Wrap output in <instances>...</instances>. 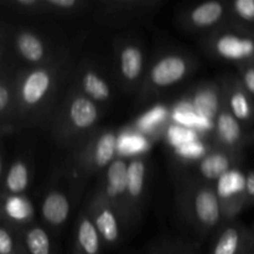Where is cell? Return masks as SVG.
Wrapping results in <instances>:
<instances>
[{"label":"cell","instance_id":"obj_23","mask_svg":"<svg viewBox=\"0 0 254 254\" xmlns=\"http://www.w3.org/2000/svg\"><path fill=\"white\" fill-rule=\"evenodd\" d=\"M103 242L87 210L77 218L73 237V254H102Z\"/></svg>","mask_w":254,"mask_h":254},{"label":"cell","instance_id":"obj_1","mask_svg":"<svg viewBox=\"0 0 254 254\" xmlns=\"http://www.w3.org/2000/svg\"><path fill=\"white\" fill-rule=\"evenodd\" d=\"M68 72L67 56H61L44 66L27 67L17 72L15 74V122L36 127L50 121Z\"/></svg>","mask_w":254,"mask_h":254},{"label":"cell","instance_id":"obj_13","mask_svg":"<svg viewBox=\"0 0 254 254\" xmlns=\"http://www.w3.org/2000/svg\"><path fill=\"white\" fill-rule=\"evenodd\" d=\"M246 175L238 169H232L215 183L223 221H232L243 208L247 200L245 195Z\"/></svg>","mask_w":254,"mask_h":254},{"label":"cell","instance_id":"obj_31","mask_svg":"<svg viewBox=\"0 0 254 254\" xmlns=\"http://www.w3.org/2000/svg\"><path fill=\"white\" fill-rule=\"evenodd\" d=\"M240 67V82L251 97L254 96V64H242Z\"/></svg>","mask_w":254,"mask_h":254},{"label":"cell","instance_id":"obj_7","mask_svg":"<svg viewBox=\"0 0 254 254\" xmlns=\"http://www.w3.org/2000/svg\"><path fill=\"white\" fill-rule=\"evenodd\" d=\"M118 134L111 129H97L86 141L73 150L74 171L87 179L104 171L117 158Z\"/></svg>","mask_w":254,"mask_h":254},{"label":"cell","instance_id":"obj_27","mask_svg":"<svg viewBox=\"0 0 254 254\" xmlns=\"http://www.w3.org/2000/svg\"><path fill=\"white\" fill-rule=\"evenodd\" d=\"M46 16L73 17L88 11L93 2L86 0H45Z\"/></svg>","mask_w":254,"mask_h":254},{"label":"cell","instance_id":"obj_5","mask_svg":"<svg viewBox=\"0 0 254 254\" xmlns=\"http://www.w3.org/2000/svg\"><path fill=\"white\" fill-rule=\"evenodd\" d=\"M146 52L139 39L119 36L113 45V69L116 81L124 92L138 93L145 77Z\"/></svg>","mask_w":254,"mask_h":254},{"label":"cell","instance_id":"obj_32","mask_svg":"<svg viewBox=\"0 0 254 254\" xmlns=\"http://www.w3.org/2000/svg\"><path fill=\"white\" fill-rule=\"evenodd\" d=\"M245 195L246 200H254V171L246 175Z\"/></svg>","mask_w":254,"mask_h":254},{"label":"cell","instance_id":"obj_6","mask_svg":"<svg viewBox=\"0 0 254 254\" xmlns=\"http://www.w3.org/2000/svg\"><path fill=\"white\" fill-rule=\"evenodd\" d=\"M205 51L216 59L238 66L254 64V34L241 25H222L207 34L202 41Z\"/></svg>","mask_w":254,"mask_h":254},{"label":"cell","instance_id":"obj_3","mask_svg":"<svg viewBox=\"0 0 254 254\" xmlns=\"http://www.w3.org/2000/svg\"><path fill=\"white\" fill-rule=\"evenodd\" d=\"M179 208L186 222L197 235H210L223 222L215 184L192 181L181 189L178 197Z\"/></svg>","mask_w":254,"mask_h":254},{"label":"cell","instance_id":"obj_20","mask_svg":"<svg viewBox=\"0 0 254 254\" xmlns=\"http://www.w3.org/2000/svg\"><path fill=\"white\" fill-rule=\"evenodd\" d=\"M35 210L31 201L25 195L1 196L0 198V222L21 232L25 227L35 223Z\"/></svg>","mask_w":254,"mask_h":254},{"label":"cell","instance_id":"obj_37","mask_svg":"<svg viewBox=\"0 0 254 254\" xmlns=\"http://www.w3.org/2000/svg\"><path fill=\"white\" fill-rule=\"evenodd\" d=\"M166 254H184V253H166ZM188 254V253H186Z\"/></svg>","mask_w":254,"mask_h":254},{"label":"cell","instance_id":"obj_17","mask_svg":"<svg viewBox=\"0 0 254 254\" xmlns=\"http://www.w3.org/2000/svg\"><path fill=\"white\" fill-rule=\"evenodd\" d=\"M40 213L50 230L54 232L62 231L71 215V200L66 191L60 186L50 188L42 197Z\"/></svg>","mask_w":254,"mask_h":254},{"label":"cell","instance_id":"obj_12","mask_svg":"<svg viewBox=\"0 0 254 254\" xmlns=\"http://www.w3.org/2000/svg\"><path fill=\"white\" fill-rule=\"evenodd\" d=\"M72 86L97 106H109L113 101V88L107 74L101 67L92 61H83L76 71Z\"/></svg>","mask_w":254,"mask_h":254},{"label":"cell","instance_id":"obj_36","mask_svg":"<svg viewBox=\"0 0 254 254\" xmlns=\"http://www.w3.org/2000/svg\"><path fill=\"white\" fill-rule=\"evenodd\" d=\"M2 178V163H1V156H0V180Z\"/></svg>","mask_w":254,"mask_h":254},{"label":"cell","instance_id":"obj_11","mask_svg":"<svg viewBox=\"0 0 254 254\" xmlns=\"http://www.w3.org/2000/svg\"><path fill=\"white\" fill-rule=\"evenodd\" d=\"M11 42L17 56L30 64V67L44 66L60 59L50 40L39 31L20 27L11 31Z\"/></svg>","mask_w":254,"mask_h":254},{"label":"cell","instance_id":"obj_16","mask_svg":"<svg viewBox=\"0 0 254 254\" xmlns=\"http://www.w3.org/2000/svg\"><path fill=\"white\" fill-rule=\"evenodd\" d=\"M254 247L252 233L236 221L221 227L210 254H250Z\"/></svg>","mask_w":254,"mask_h":254},{"label":"cell","instance_id":"obj_30","mask_svg":"<svg viewBox=\"0 0 254 254\" xmlns=\"http://www.w3.org/2000/svg\"><path fill=\"white\" fill-rule=\"evenodd\" d=\"M228 15L243 24H254V0H236L228 4Z\"/></svg>","mask_w":254,"mask_h":254},{"label":"cell","instance_id":"obj_24","mask_svg":"<svg viewBox=\"0 0 254 254\" xmlns=\"http://www.w3.org/2000/svg\"><path fill=\"white\" fill-rule=\"evenodd\" d=\"M32 168L26 158H16L2 176L1 196L24 195L31 183Z\"/></svg>","mask_w":254,"mask_h":254},{"label":"cell","instance_id":"obj_26","mask_svg":"<svg viewBox=\"0 0 254 254\" xmlns=\"http://www.w3.org/2000/svg\"><path fill=\"white\" fill-rule=\"evenodd\" d=\"M15 121V76L0 79V128Z\"/></svg>","mask_w":254,"mask_h":254},{"label":"cell","instance_id":"obj_35","mask_svg":"<svg viewBox=\"0 0 254 254\" xmlns=\"http://www.w3.org/2000/svg\"><path fill=\"white\" fill-rule=\"evenodd\" d=\"M5 76H7V71H6V68H5V67L0 64V79L4 78Z\"/></svg>","mask_w":254,"mask_h":254},{"label":"cell","instance_id":"obj_29","mask_svg":"<svg viewBox=\"0 0 254 254\" xmlns=\"http://www.w3.org/2000/svg\"><path fill=\"white\" fill-rule=\"evenodd\" d=\"M0 5L26 16H46L45 0H5L0 1Z\"/></svg>","mask_w":254,"mask_h":254},{"label":"cell","instance_id":"obj_9","mask_svg":"<svg viewBox=\"0 0 254 254\" xmlns=\"http://www.w3.org/2000/svg\"><path fill=\"white\" fill-rule=\"evenodd\" d=\"M127 169L128 158L117 156L104 170L101 184L97 188V191L104 196V198L118 213L123 228L130 226L127 197Z\"/></svg>","mask_w":254,"mask_h":254},{"label":"cell","instance_id":"obj_18","mask_svg":"<svg viewBox=\"0 0 254 254\" xmlns=\"http://www.w3.org/2000/svg\"><path fill=\"white\" fill-rule=\"evenodd\" d=\"M222 101L226 108L241 124L250 123L254 116V106L240 79L236 77H225L220 82Z\"/></svg>","mask_w":254,"mask_h":254},{"label":"cell","instance_id":"obj_19","mask_svg":"<svg viewBox=\"0 0 254 254\" xmlns=\"http://www.w3.org/2000/svg\"><path fill=\"white\" fill-rule=\"evenodd\" d=\"M212 124L215 148L238 153L243 143V127L228 112L223 101Z\"/></svg>","mask_w":254,"mask_h":254},{"label":"cell","instance_id":"obj_10","mask_svg":"<svg viewBox=\"0 0 254 254\" xmlns=\"http://www.w3.org/2000/svg\"><path fill=\"white\" fill-rule=\"evenodd\" d=\"M228 15V2L211 1L200 2L178 15V25L186 32H212L226 24Z\"/></svg>","mask_w":254,"mask_h":254},{"label":"cell","instance_id":"obj_38","mask_svg":"<svg viewBox=\"0 0 254 254\" xmlns=\"http://www.w3.org/2000/svg\"><path fill=\"white\" fill-rule=\"evenodd\" d=\"M250 254H254V247H253V250L251 251V253H250Z\"/></svg>","mask_w":254,"mask_h":254},{"label":"cell","instance_id":"obj_15","mask_svg":"<svg viewBox=\"0 0 254 254\" xmlns=\"http://www.w3.org/2000/svg\"><path fill=\"white\" fill-rule=\"evenodd\" d=\"M87 212L93 225L96 226L103 245L109 246V247L118 245L122 237V228H123L119 216L112 207L111 203L97 190L92 200L89 201Z\"/></svg>","mask_w":254,"mask_h":254},{"label":"cell","instance_id":"obj_2","mask_svg":"<svg viewBox=\"0 0 254 254\" xmlns=\"http://www.w3.org/2000/svg\"><path fill=\"white\" fill-rule=\"evenodd\" d=\"M102 111L71 84L50 119L55 143L73 150L78 148L97 130Z\"/></svg>","mask_w":254,"mask_h":254},{"label":"cell","instance_id":"obj_21","mask_svg":"<svg viewBox=\"0 0 254 254\" xmlns=\"http://www.w3.org/2000/svg\"><path fill=\"white\" fill-rule=\"evenodd\" d=\"M238 153L215 148L207 151L197 163V173L200 180L208 184H215L226 173L236 168L238 163Z\"/></svg>","mask_w":254,"mask_h":254},{"label":"cell","instance_id":"obj_22","mask_svg":"<svg viewBox=\"0 0 254 254\" xmlns=\"http://www.w3.org/2000/svg\"><path fill=\"white\" fill-rule=\"evenodd\" d=\"M191 104L198 117L213 123L222 106L220 83L208 82V83L200 84L191 94Z\"/></svg>","mask_w":254,"mask_h":254},{"label":"cell","instance_id":"obj_34","mask_svg":"<svg viewBox=\"0 0 254 254\" xmlns=\"http://www.w3.org/2000/svg\"><path fill=\"white\" fill-rule=\"evenodd\" d=\"M6 54V46H5V42H0V60L5 56Z\"/></svg>","mask_w":254,"mask_h":254},{"label":"cell","instance_id":"obj_8","mask_svg":"<svg viewBox=\"0 0 254 254\" xmlns=\"http://www.w3.org/2000/svg\"><path fill=\"white\" fill-rule=\"evenodd\" d=\"M163 5L161 0H102L93 2V16L104 26H126L150 16Z\"/></svg>","mask_w":254,"mask_h":254},{"label":"cell","instance_id":"obj_4","mask_svg":"<svg viewBox=\"0 0 254 254\" xmlns=\"http://www.w3.org/2000/svg\"><path fill=\"white\" fill-rule=\"evenodd\" d=\"M195 59L179 50L161 52L148 64L143 84L139 89V99L150 101L166 89L183 82L195 68Z\"/></svg>","mask_w":254,"mask_h":254},{"label":"cell","instance_id":"obj_25","mask_svg":"<svg viewBox=\"0 0 254 254\" xmlns=\"http://www.w3.org/2000/svg\"><path fill=\"white\" fill-rule=\"evenodd\" d=\"M21 238L27 254H56L49 231L36 222L21 231Z\"/></svg>","mask_w":254,"mask_h":254},{"label":"cell","instance_id":"obj_14","mask_svg":"<svg viewBox=\"0 0 254 254\" xmlns=\"http://www.w3.org/2000/svg\"><path fill=\"white\" fill-rule=\"evenodd\" d=\"M148 159L145 156H134L128 159L127 169V197H128L129 223L134 225L141 215L145 202L146 184H148Z\"/></svg>","mask_w":254,"mask_h":254},{"label":"cell","instance_id":"obj_28","mask_svg":"<svg viewBox=\"0 0 254 254\" xmlns=\"http://www.w3.org/2000/svg\"><path fill=\"white\" fill-rule=\"evenodd\" d=\"M0 254H27L21 232L0 222Z\"/></svg>","mask_w":254,"mask_h":254},{"label":"cell","instance_id":"obj_33","mask_svg":"<svg viewBox=\"0 0 254 254\" xmlns=\"http://www.w3.org/2000/svg\"><path fill=\"white\" fill-rule=\"evenodd\" d=\"M11 35V30H9V27L6 25L1 24L0 22V42H5Z\"/></svg>","mask_w":254,"mask_h":254}]
</instances>
